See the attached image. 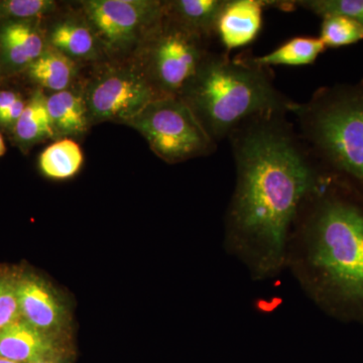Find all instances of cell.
<instances>
[{
    "label": "cell",
    "mask_w": 363,
    "mask_h": 363,
    "mask_svg": "<svg viewBox=\"0 0 363 363\" xmlns=\"http://www.w3.org/2000/svg\"><path fill=\"white\" fill-rule=\"evenodd\" d=\"M159 97V91L143 74L121 69L95 80L84 98L88 116L93 121L128 123Z\"/></svg>",
    "instance_id": "ba28073f"
},
{
    "label": "cell",
    "mask_w": 363,
    "mask_h": 363,
    "mask_svg": "<svg viewBox=\"0 0 363 363\" xmlns=\"http://www.w3.org/2000/svg\"><path fill=\"white\" fill-rule=\"evenodd\" d=\"M289 113L320 168L363 193V79L321 87L304 104L291 101Z\"/></svg>",
    "instance_id": "277c9868"
},
{
    "label": "cell",
    "mask_w": 363,
    "mask_h": 363,
    "mask_svg": "<svg viewBox=\"0 0 363 363\" xmlns=\"http://www.w3.org/2000/svg\"><path fill=\"white\" fill-rule=\"evenodd\" d=\"M47 107L55 133L78 136L88 128L85 98L71 90H63L47 97Z\"/></svg>",
    "instance_id": "4fadbf2b"
},
{
    "label": "cell",
    "mask_w": 363,
    "mask_h": 363,
    "mask_svg": "<svg viewBox=\"0 0 363 363\" xmlns=\"http://www.w3.org/2000/svg\"><path fill=\"white\" fill-rule=\"evenodd\" d=\"M67 354H74L72 341L45 333L21 318L0 329V358L16 363H37Z\"/></svg>",
    "instance_id": "30bf717a"
},
{
    "label": "cell",
    "mask_w": 363,
    "mask_h": 363,
    "mask_svg": "<svg viewBox=\"0 0 363 363\" xmlns=\"http://www.w3.org/2000/svg\"><path fill=\"white\" fill-rule=\"evenodd\" d=\"M320 40L326 48H341L357 44L363 40V26L342 16L322 18Z\"/></svg>",
    "instance_id": "ffe728a7"
},
{
    "label": "cell",
    "mask_w": 363,
    "mask_h": 363,
    "mask_svg": "<svg viewBox=\"0 0 363 363\" xmlns=\"http://www.w3.org/2000/svg\"><path fill=\"white\" fill-rule=\"evenodd\" d=\"M6 152V143H4V138H2L1 133H0V157L4 156Z\"/></svg>",
    "instance_id": "484cf974"
},
{
    "label": "cell",
    "mask_w": 363,
    "mask_h": 363,
    "mask_svg": "<svg viewBox=\"0 0 363 363\" xmlns=\"http://www.w3.org/2000/svg\"><path fill=\"white\" fill-rule=\"evenodd\" d=\"M0 71H1V61H0Z\"/></svg>",
    "instance_id": "83f0119b"
},
{
    "label": "cell",
    "mask_w": 363,
    "mask_h": 363,
    "mask_svg": "<svg viewBox=\"0 0 363 363\" xmlns=\"http://www.w3.org/2000/svg\"><path fill=\"white\" fill-rule=\"evenodd\" d=\"M56 4L51 0H2L0 20L32 21L54 11Z\"/></svg>",
    "instance_id": "7402d4cb"
},
{
    "label": "cell",
    "mask_w": 363,
    "mask_h": 363,
    "mask_svg": "<svg viewBox=\"0 0 363 363\" xmlns=\"http://www.w3.org/2000/svg\"><path fill=\"white\" fill-rule=\"evenodd\" d=\"M0 363H16L11 362V360L4 359V358H0Z\"/></svg>",
    "instance_id": "4316f807"
},
{
    "label": "cell",
    "mask_w": 363,
    "mask_h": 363,
    "mask_svg": "<svg viewBox=\"0 0 363 363\" xmlns=\"http://www.w3.org/2000/svg\"><path fill=\"white\" fill-rule=\"evenodd\" d=\"M20 319L16 271L0 269V329Z\"/></svg>",
    "instance_id": "603a6c76"
},
{
    "label": "cell",
    "mask_w": 363,
    "mask_h": 363,
    "mask_svg": "<svg viewBox=\"0 0 363 363\" xmlns=\"http://www.w3.org/2000/svg\"><path fill=\"white\" fill-rule=\"evenodd\" d=\"M291 2L293 9L302 7L321 18L342 16L363 26V0H302Z\"/></svg>",
    "instance_id": "44dd1931"
},
{
    "label": "cell",
    "mask_w": 363,
    "mask_h": 363,
    "mask_svg": "<svg viewBox=\"0 0 363 363\" xmlns=\"http://www.w3.org/2000/svg\"><path fill=\"white\" fill-rule=\"evenodd\" d=\"M267 67L253 59L210 55L182 95L215 143L264 114L289 112L292 100L272 84Z\"/></svg>",
    "instance_id": "3957f363"
},
{
    "label": "cell",
    "mask_w": 363,
    "mask_h": 363,
    "mask_svg": "<svg viewBox=\"0 0 363 363\" xmlns=\"http://www.w3.org/2000/svg\"><path fill=\"white\" fill-rule=\"evenodd\" d=\"M14 271L21 319L45 333L72 341L70 311L56 289L37 272Z\"/></svg>",
    "instance_id": "9c48e42d"
},
{
    "label": "cell",
    "mask_w": 363,
    "mask_h": 363,
    "mask_svg": "<svg viewBox=\"0 0 363 363\" xmlns=\"http://www.w3.org/2000/svg\"><path fill=\"white\" fill-rule=\"evenodd\" d=\"M225 0H179L164 4L172 20L203 38L216 35V23Z\"/></svg>",
    "instance_id": "5bb4252c"
},
{
    "label": "cell",
    "mask_w": 363,
    "mask_h": 363,
    "mask_svg": "<svg viewBox=\"0 0 363 363\" xmlns=\"http://www.w3.org/2000/svg\"><path fill=\"white\" fill-rule=\"evenodd\" d=\"M94 37V33L87 26L67 21L52 28L50 42L52 48L69 58H90L96 52Z\"/></svg>",
    "instance_id": "d6986e66"
},
{
    "label": "cell",
    "mask_w": 363,
    "mask_h": 363,
    "mask_svg": "<svg viewBox=\"0 0 363 363\" xmlns=\"http://www.w3.org/2000/svg\"><path fill=\"white\" fill-rule=\"evenodd\" d=\"M267 6V1L260 0H225L215 33L227 52L245 47L257 39Z\"/></svg>",
    "instance_id": "7c38bea8"
},
{
    "label": "cell",
    "mask_w": 363,
    "mask_h": 363,
    "mask_svg": "<svg viewBox=\"0 0 363 363\" xmlns=\"http://www.w3.org/2000/svg\"><path fill=\"white\" fill-rule=\"evenodd\" d=\"M73 355H60V357L49 358V359L43 360L37 363H73Z\"/></svg>",
    "instance_id": "d4e9b609"
},
{
    "label": "cell",
    "mask_w": 363,
    "mask_h": 363,
    "mask_svg": "<svg viewBox=\"0 0 363 363\" xmlns=\"http://www.w3.org/2000/svg\"><path fill=\"white\" fill-rule=\"evenodd\" d=\"M28 77L55 93L67 90L75 77L77 67L73 60L55 48H48L28 68Z\"/></svg>",
    "instance_id": "2e32d148"
},
{
    "label": "cell",
    "mask_w": 363,
    "mask_h": 363,
    "mask_svg": "<svg viewBox=\"0 0 363 363\" xmlns=\"http://www.w3.org/2000/svg\"><path fill=\"white\" fill-rule=\"evenodd\" d=\"M286 267L320 309L363 323V193L327 175L296 222Z\"/></svg>",
    "instance_id": "7a4b0ae2"
},
{
    "label": "cell",
    "mask_w": 363,
    "mask_h": 363,
    "mask_svg": "<svg viewBox=\"0 0 363 363\" xmlns=\"http://www.w3.org/2000/svg\"><path fill=\"white\" fill-rule=\"evenodd\" d=\"M288 113L255 117L228 138L236 183L225 216V247L257 281L286 269L296 222L327 177Z\"/></svg>",
    "instance_id": "6da1fadb"
},
{
    "label": "cell",
    "mask_w": 363,
    "mask_h": 363,
    "mask_svg": "<svg viewBox=\"0 0 363 363\" xmlns=\"http://www.w3.org/2000/svg\"><path fill=\"white\" fill-rule=\"evenodd\" d=\"M45 50L42 33L32 21H6L0 26L1 71L28 70Z\"/></svg>",
    "instance_id": "8fae6325"
},
{
    "label": "cell",
    "mask_w": 363,
    "mask_h": 363,
    "mask_svg": "<svg viewBox=\"0 0 363 363\" xmlns=\"http://www.w3.org/2000/svg\"><path fill=\"white\" fill-rule=\"evenodd\" d=\"M84 7L95 33L112 51L126 49L143 33H154L166 13L161 2L143 0H91Z\"/></svg>",
    "instance_id": "52a82bcc"
},
{
    "label": "cell",
    "mask_w": 363,
    "mask_h": 363,
    "mask_svg": "<svg viewBox=\"0 0 363 363\" xmlns=\"http://www.w3.org/2000/svg\"><path fill=\"white\" fill-rule=\"evenodd\" d=\"M13 131L16 142L21 149H28L55 135L48 111L47 97L42 91H35L26 101L25 111Z\"/></svg>",
    "instance_id": "9a60e30c"
},
{
    "label": "cell",
    "mask_w": 363,
    "mask_h": 363,
    "mask_svg": "<svg viewBox=\"0 0 363 363\" xmlns=\"http://www.w3.org/2000/svg\"><path fill=\"white\" fill-rule=\"evenodd\" d=\"M128 124L145 136L157 157L171 164L204 156L215 149L214 140L182 97L152 100Z\"/></svg>",
    "instance_id": "5b68a950"
},
{
    "label": "cell",
    "mask_w": 363,
    "mask_h": 363,
    "mask_svg": "<svg viewBox=\"0 0 363 363\" xmlns=\"http://www.w3.org/2000/svg\"><path fill=\"white\" fill-rule=\"evenodd\" d=\"M166 16V23H160L152 33L150 82L162 96L182 97L210 54L205 48V38Z\"/></svg>",
    "instance_id": "8992f818"
},
{
    "label": "cell",
    "mask_w": 363,
    "mask_h": 363,
    "mask_svg": "<svg viewBox=\"0 0 363 363\" xmlns=\"http://www.w3.org/2000/svg\"><path fill=\"white\" fill-rule=\"evenodd\" d=\"M82 164V150L70 138H64L49 145L40 157V171L48 178L55 180H64L75 176Z\"/></svg>",
    "instance_id": "ac0fdd59"
},
{
    "label": "cell",
    "mask_w": 363,
    "mask_h": 363,
    "mask_svg": "<svg viewBox=\"0 0 363 363\" xmlns=\"http://www.w3.org/2000/svg\"><path fill=\"white\" fill-rule=\"evenodd\" d=\"M326 49L319 38L296 37L253 61L262 67L311 65Z\"/></svg>",
    "instance_id": "e0dca14e"
},
{
    "label": "cell",
    "mask_w": 363,
    "mask_h": 363,
    "mask_svg": "<svg viewBox=\"0 0 363 363\" xmlns=\"http://www.w3.org/2000/svg\"><path fill=\"white\" fill-rule=\"evenodd\" d=\"M21 97V95L16 91L0 90V119L6 116Z\"/></svg>",
    "instance_id": "cb8c5ba5"
}]
</instances>
